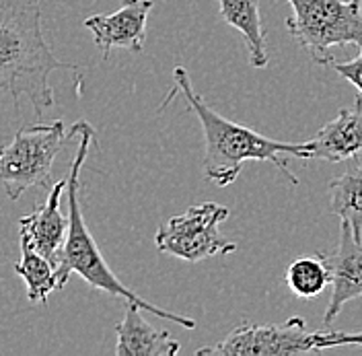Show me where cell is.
<instances>
[{"mask_svg":"<svg viewBox=\"0 0 362 356\" xmlns=\"http://www.w3.org/2000/svg\"><path fill=\"white\" fill-rule=\"evenodd\" d=\"M56 70H78L60 62L42 31L40 0H0V93H8L19 108L27 97L37 117L54 105L49 76Z\"/></svg>","mask_w":362,"mask_h":356,"instance_id":"obj_1","label":"cell"},{"mask_svg":"<svg viewBox=\"0 0 362 356\" xmlns=\"http://www.w3.org/2000/svg\"><path fill=\"white\" fill-rule=\"evenodd\" d=\"M173 81L177 89L183 93L189 112L196 113L202 126L204 140H206V155H204V176L208 181L225 188L239 178L243 163L247 161H268L274 163L293 183H298L286 165L284 156L294 159H311V151L307 142L288 144L280 140H272L264 134L255 132L247 126L230 122L208 108L202 97L194 91L185 68L177 67L173 70Z\"/></svg>","mask_w":362,"mask_h":356,"instance_id":"obj_2","label":"cell"},{"mask_svg":"<svg viewBox=\"0 0 362 356\" xmlns=\"http://www.w3.org/2000/svg\"><path fill=\"white\" fill-rule=\"evenodd\" d=\"M81 136V142H78V149H76V155L72 159V165H70V173H68V208H70V214H68V233L64 247L60 251V258H58V266H56V276H58V289H64L70 278V274H78L83 280H87L93 289L103 290L107 294L113 297H119L124 301H132L136 305H140L144 311L153 313L160 319H167L171 323H180L181 328L185 330H194L196 328V321L189 319V317H183L177 313L165 311L157 305L144 301L142 297H138L134 290H130L115 274L112 272V268L107 266V262L103 260L97 241L93 239L90 231L85 224L83 219V210H81V198H78V192H81V169L87 161L89 155L90 142L95 140V130L93 126L87 122H76L74 126H70L68 130V138L72 136Z\"/></svg>","mask_w":362,"mask_h":356,"instance_id":"obj_3","label":"cell"},{"mask_svg":"<svg viewBox=\"0 0 362 356\" xmlns=\"http://www.w3.org/2000/svg\"><path fill=\"white\" fill-rule=\"evenodd\" d=\"M286 27L317 64H332V47L362 44V0H288Z\"/></svg>","mask_w":362,"mask_h":356,"instance_id":"obj_4","label":"cell"},{"mask_svg":"<svg viewBox=\"0 0 362 356\" xmlns=\"http://www.w3.org/2000/svg\"><path fill=\"white\" fill-rule=\"evenodd\" d=\"M68 140L62 120L21 128L0 147V183L11 200H19L31 188H52V165Z\"/></svg>","mask_w":362,"mask_h":356,"instance_id":"obj_5","label":"cell"},{"mask_svg":"<svg viewBox=\"0 0 362 356\" xmlns=\"http://www.w3.org/2000/svg\"><path fill=\"white\" fill-rule=\"evenodd\" d=\"M228 208L216 202L189 206L183 214L160 224L155 235L158 251L175 255L185 262H202L218 253L237 251V243L221 235L218 224L226 221Z\"/></svg>","mask_w":362,"mask_h":356,"instance_id":"obj_6","label":"cell"},{"mask_svg":"<svg viewBox=\"0 0 362 356\" xmlns=\"http://www.w3.org/2000/svg\"><path fill=\"white\" fill-rule=\"evenodd\" d=\"M321 352V332H307L305 319L293 317L284 326L241 323L216 346H206L198 356H291Z\"/></svg>","mask_w":362,"mask_h":356,"instance_id":"obj_7","label":"cell"},{"mask_svg":"<svg viewBox=\"0 0 362 356\" xmlns=\"http://www.w3.org/2000/svg\"><path fill=\"white\" fill-rule=\"evenodd\" d=\"M317 255L329 270L332 297L323 315V323L332 326L348 301L362 297V241L354 237L350 224L341 223L338 247Z\"/></svg>","mask_w":362,"mask_h":356,"instance_id":"obj_8","label":"cell"},{"mask_svg":"<svg viewBox=\"0 0 362 356\" xmlns=\"http://www.w3.org/2000/svg\"><path fill=\"white\" fill-rule=\"evenodd\" d=\"M153 0H122V6L112 15H93L85 27L95 35L103 58H110L113 47L142 52L146 40V19L153 11Z\"/></svg>","mask_w":362,"mask_h":356,"instance_id":"obj_9","label":"cell"},{"mask_svg":"<svg viewBox=\"0 0 362 356\" xmlns=\"http://www.w3.org/2000/svg\"><path fill=\"white\" fill-rule=\"evenodd\" d=\"M68 178L49 188L47 200L40 204L31 214L19 219L21 241L35 247L54 266H58L60 251L68 233V217L60 212V198L66 192Z\"/></svg>","mask_w":362,"mask_h":356,"instance_id":"obj_10","label":"cell"},{"mask_svg":"<svg viewBox=\"0 0 362 356\" xmlns=\"http://www.w3.org/2000/svg\"><path fill=\"white\" fill-rule=\"evenodd\" d=\"M311 159L339 163L356 159L362 153V95L356 97L352 110H339V113L327 122L313 140L307 142Z\"/></svg>","mask_w":362,"mask_h":356,"instance_id":"obj_11","label":"cell"},{"mask_svg":"<svg viewBox=\"0 0 362 356\" xmlns=\"http://www.w3.org/2000/svg\"><path fill=\"white\" fill-rule=\"evenodd\" d=\"M117 356H175L180 344L165 330H155L144 317L142 307L126 301L124 319L115 326Z\"/></svg>","mask_w":362,"mask_h":356,"instance_id":"obj_12","label":"cell"},{"mask_svg":"<svg viewBox=\"0 0 362 356\" xmlns=\"http://www.w3.org/2000/svg\"><path fill=\"white\" fill-rule=\"evenodd\" d=\"M223 21L235 27L243 38L249 50V62L253 68H266L268 45L266 33L262 29L259 0H218Z\"/></svg>","mask_w":362,"mask_h":356,"instance_id":"obj_13","label":"cell"},{"mask_svg":"<svg viewBox=\"0 0 362 356\" xmlns=\"http://www.w3.org/2000/svg\"><path fill=\"white\" fill-rule=\"evenodd\" d=\"M329 210L341 223L352 226L354 237L362 241V165L352 161L348 169L329 183Z\"/></svg>","mask_w":362,"mask_h":356,"instance_id":"obj_14","label":"cell"},{"mask_svg":"<svg viewBox=\"0 0 362 356\" xmlns=\"http://www.w3.org/2000/svg\"><path fill=\"white\" fill-rule=\"evenodd\" d=\"M21 262L15 264V272L27 285V297L31 303H47V297L58 289L56 266L42 255L35 247L21 241Z\"/></svg>","mask_w":362,"mask_h":356,"instance_id":"obj_15","label":"cell"},{"mask_svg":"<svg viewBox=\"0 0 362 356\" xmlns=\"http://www.w3.org/2000/svg\"><path fill=\"white\" fill-rule=\"evenodd\" d=\"M286 285L298 299H313L329 285V270L319 255H300L286 268Z\"/></svg>","mask_w":362,"mask_h":356,"instance_id":"obj_16","label":"cell"},{"mask_svg":"<svg viewBox=\"0 0 362 356\" xmlns=\"http://www.w3.org/2000/svg\"><path fill=\"white\" fill-rule=\"evenodd\" d=\"M358 47H361V52H358V56L354 60H350V62H332V67L336 68L339 76H344L348 83H352L362 95V44Z\"/></svg>","mask_w":362,"mask_h":356,"instance_id":"obj_17","label":"cell"},{"mask_svg":"<svg viewBox=\"0 0 362 356\" xmlns=\"http://www.w3.org/2000/svg\"><path fill=\"white\" fill-rule=\"evenodd\" d=\"M362 346V332L361 334H346V332H321V350L334 348V346Z\"/></svg>","mask_w":362,"mask_h":356,"instance_id":"obj_18","label":"cell"}]
</instances>
